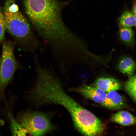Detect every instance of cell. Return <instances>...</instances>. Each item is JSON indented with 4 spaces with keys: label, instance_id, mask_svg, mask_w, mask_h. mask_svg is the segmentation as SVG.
Segmentation results:
<instances>
[{
    "label": "cell",
    "instance_id": "6",
    "mask_svg": "<svg viewBox=\"0 0 136 136\" xmlns=\"http://www.w3.org/2000/svg\"><path fill=\"white\" fill-rule=\"evenodd\" d=\"M94 85L106 93L120 90L122 88L120 82L114 78L109 77L98 78L95 82Z\"/></svg>",
    "mask_w": 136,
    "mask_h": 136
},
{
    "label": "cell",
    "instance_id": "3",
    "mask_svg": "<svg viewBox=\"0 0 136 136\" xmlns=\"http://www.w3.org/2000/svg\"><path fill=\"white\" fill-rule=\"evenodd\" d=\"M17 119L30 135H44L51 132L54 128L49 116L43 112H22L18 115Z\"/></svg>",
    "mask_w": 136,
    "mask_h": 136
},
{
    "label": "cell",
    "instance_id": "5",
    "mask_svg": "<svg viewBox=\"0 0 136 136\" xmlns=\"http://www.w3.org/2000/svg\"><path fill=\"white\" fill-rule=\"evenodd\" d=\"M68 90L78 93L85 98L101 105L105 99L107 94L94 86L85 84L75 88H70Z\"/></svg>",
    "mask_w": 136,
    "mask_h": 136
},
{
    "label": "cell",
    "instance_id": "10",
    "mask_svg": "<svg viewBox=\"0 0 136 136\" xmlns=\"http://www.w3.org/2000/svg\"><path fill=\"white\" fill-rule=\"evenodd\" d=\"M8 114L10 120L11 131L12 135H30L20 124L15 120L11 112L9 111Z\"/></svg>",
    "mask_w": 136,
    "mask_h": 136
},
{
    "label": "cell",
    "instance_id": "15",
    "mask_svg": "<svg viewBox=\"0 0 136 136\" xmlns=\"http://www.w3.org/2000/svg\"><path fill=\"white\" fill-rule=\"evenodd\" d=\"M136 2L135 1V2L134 3V4L133 5L132 11L133 12V14L136 16Z\"/></svg>",
    "mask_w": 136,
    "mask_h": 136
},
{
    "label": "cell",
    "instance_id": "8",
    "mask_svg": "<svg viewBox=\"0 0 136 136\" xmlns=\"http://www.w3.org/2000/svg\"><path fill=\"white\" fill-rule=\"evenodd\" d=\"M110 121L124 126H128L135 124L136 119L135 117L129 112L121 111L112 115Z\"/></svg>",
    "mask_w": 136,
    "mask_h": 136
},
{
    "label": "cell",
    "instance_id": "13",
    "mask_svg": "<svg viewBox=\"0 0 136 136\" xmlns=\"http://www.w3.org/2000/svg\"><path fill=\"white\" fill-rule=\"evenodd\" d=\"M119 33L121 39L126 44H132L134 41V33L130 28L121 27Z\"/></svg>",
    "mask_w": 136,
    "mask_h": 136
},
{
    "label": "cell",
    "instance_id": "1",
    "mask_svg": "<svg viewBox=\"0 0 136 136\" xmlns=\"http://www.w3.org/2000/svg\"><path fill=\"white\" fill-rule=\"evenodd\" d=\"M25 13L51 53L59 55L73 49L79 37L65 25L61 17L69 3L59 0H22Z\"/></svg>",
    "mask_w": 136,
    "mask_h": 136
},
{
    "label": "cell",
    "instance_id": "4",
    "mask_svg": "<svg viewBox=\"0 0 136 136\" xmlns=\"http://www.w3.org/2000/svg\"><path fill=\"white\" fill-rule=\"evenodd\" d=\"M2 9L6 30L12 36L22 37L30 31L31 28L28 22L19 11L16 3L4 7Z\"/></svg>",
    "mask_w": 136,
    "mask_h": 136
},
{
    "label": "cell",
    "instance_id": "14",
    "mask_svg": "<svg viewBox=\"0 0 136 136\" xmlns=\"http://www.w3.org/2000/svg\"><path fill=\"white\" fill-rule=\"evenodd\" d=\"M6 30L5 21L2 9L0 7V44L4 41Z\"/></svg>",
    "mask_w": 136,
    "mask_h": 136
},
{
    "label": "cell",
    "instance_id": "12",
    "mask_svg": "<svg viewBox=\"0 0 136 136\" xmlns=\"http://www.w3.org/2000/svg\"><path fill=\"white\" fill-rule=\"evenodd\" d=\"M136 75L130 77L124 85V89L135 103L136 100Z\"/></svg>",
    "mask_w": 136,
    "mask_h": 136
},
{
    "label": "cell",
    "instance_id": "11",
    "mask_svg": "<svg viewBox=\"0 0 136 136\" xmlns=\"http://www.w3.org/2000/svg\"><path fill=\"white\" fill-rule=\"evenodd\" d=\"M136 16L129 11L124 12L119 17V21L121 27L130 28L136 25Z\"/></svg>",
    "mask_w": 136,
    "mask_h": 136
},
{
    "label": "cell",
    "instance_id": "9",
    "mask_svg": "<svg viewBox=\"0 0 136 136\" xmlns=\"http://www.w3.org/2000/svg\"><path fill=\"white\" fill-rule=\"evenodd\" d=\"M118 67L121 72L130 77L134 75L136 65L135 62L131 58L126 57L120 60Z\"/></svg>",
    "mask_w": 136,
    "mask_h": 136
},
{
    "label": "cell",
    "instance_id": "7",
    "mask_svg": "<svg viewBox=\"0 0 136 136\" xmlns=\"http://www.w3.org/2000/svg\"><path fill=\"white\" fill-rule=\"evenodd\" d=\"M124 98L116 91L107 93L105 99L101 105L106 107L115 110L120 109L126 106Z\"/></svg>",
    "mask_w": 136,
    "mask_h": 136
},
{
    "label": "cell",
    "instance_id": "2",
    "mask_svg": "<svg viewBox=\"0 0 136 136\" xmlns=\"http://www.w3.org/2000/svg\"><path fill=\"white\" fill-rule=\"evenodd\" d=\"M14 42L10 40L3 43L0 57V100L4 98L5 88L12 80L15 71L20 65L15 59Z\"/></svg>",
    "mask_w": 136,
    "mask_h": 136
}]
</instances>
